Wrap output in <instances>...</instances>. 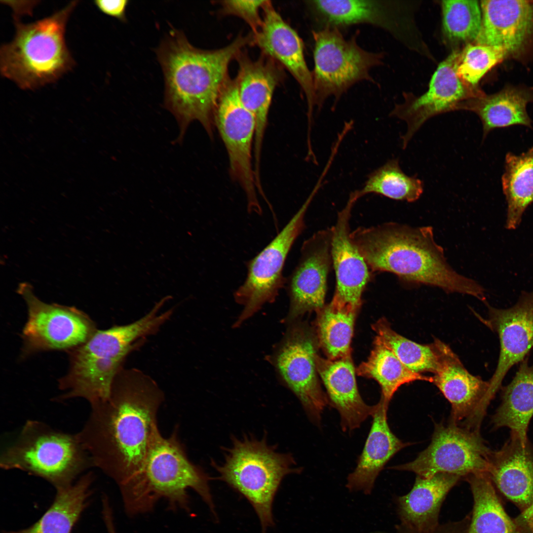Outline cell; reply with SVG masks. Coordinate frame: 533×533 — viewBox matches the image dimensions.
Masks as SVG:
<instances>
[{
	"label": "cell",
	"mask_w": 533,
	"mask_h": 533,
	"mask_svg": "<svg viewBox=\"0 0 533 533\" xmlns=\"http://www.w3.org/2000/svg\"><path fill=\"white\" fill-rule=\"evenodd\" d=\"M164 400L150 377L122 368L109 397L91 405L89 416L77 433L93 467L117 485L136 473L160 433L157 416Z\"/></svg>",
	"instance_id": "6da1fadb"
},
{
	"label": "cell",
	"mask_w": 533,
	"mask_h": 533,
	"mask_svg": "<svg viewBox=\"0 0 533 533\" xmlns=\"http://www.w3.org/2000/svg\"><path fill=\"white\" fill-rule=\"evenodd\" d=\"M253 39L252 33L239 36L225 47L205 50L190 44L182 32L172 30L162 41L157 54L164 76L165 105L180 127L177 143L194 120L212 138L219 98L229 78V65Z\"/></svg>",
	"instance_id": "7a4b0ae2"
},
{
	"label": "cell",
	"mask_w": 533,
	"mask_h": 533,
	"mask_svg": "<svg viewBox=\"0 0 533 533\" xmlns=\"http://www.w3.org/2000/svg\"><path fill=\"white\" fill-rule=\"evenodd\" d=\"M433 233L430 226L389 222L359 227L350 232V237L372 272L392 273L407 286L436 287L487 302L484 288L448 263Z\"/></svg>",
	"instance_id": "3957f363"
},
{
	"label": "cell",
	"mask_w": 533,
	"mask_h": 533,
	"mask_svg": "<svg viewBox=\"0 0 533 533\" xmlns=\"http://www.w3.org/2000/svg\"><path fill=\"white\" fill-rule=\"evenodd\" d=\"M209 479L189 459L176 426L168 437L157 434L140 469L118 486L126 512L131 516L151 512L161 499L167 501L169 510L189 512V489L215 514Z\"/></svg>",
	"instance_id": "277c9868"
},
{
	"label": "cell",
	"mask_w": 533,
	"mask_h": 533,
	"mask_svg": "<svg viewBox=\"0 0 533 533\" xmlns=\"http://www.w3.org/2000/svg\"><path fill=\"white\" fill-rule=\"evenodd\" d=\"M78 1L31 23L15 20L12 40L0 49L1 75L23 90L54 83L71 71L75 61L65 39L69 19Z\"/></svg>",
	"instance_id": "5b68a950"
},
{
	"label": "cell",
	"mask_w": 533,
	"mask_h": 533,
	"mask_svg": "<svg viewBox=\"0 0 533 533\" xmlns=\"http://www.w3.org/2000/svg\"><path fill=\"white\" fill-rule=\"evenodd\" d=\"M224 455L221 463L212 461L218 479L249 501L259 517L262 533H266L273 525L272 503L282 480L290 474L300 473L302 468L295 466L292 454L278 452L265 437H232Z\"/></svg>",
	"instance_id": "8992f818"
},
{
	"label": "cell",
	"mask_w": 533,
	"mask_h": 533,
	"mask_svg": "<svg viewBox=\"0 0 533 533\" xmlns=\"http://www.w3.org/2000/svg\"><path fill=\"white\" fill-rule=\"evenodd\" d=\"M0 466L41 478L56 489L71 485L80 474L93 467L77 434L36 420H28L16 438L4 449Z\"/></svg>",
	"instance_id": "52a82bcc"
},
{
	"label": "cell",
	"mask_w": 533,
	"mask_h": 533,
	"mask_svg": "<svg viewBox=\"0 0 533 533\" xmlns=\"http://www.w3.org/2000/svg\"><path fill=\"white\" fill-rule=\"evenodd\" d=\"M312 34L315 106L320 108L330 96L338 99L359 81H373L370 71L382 63V54L364 50L356 35L346 39L337 28L319 29Z\"/></svg>",
	"instance_id": "ba28073f"
},
{
	"label": "cell",
	"mask_w": 533,
	"mask_h": 533,
	"mask_svg": "<svg viewBox=\"0 0 533 533\" xmlns=\"http://www.w3.org/2000/svg\"><path fill=\"white\" fill-rule=\"evenodd\" d=\"M318 190L314 188L306 200L279 233L247 264L246 278L234 298L242 310L233 325L238 328L267 303L273 302L286 284L283 269L295 240L305 227V215Z\"/></svg>",
	"instance_id": "9c48e42d"
},
{
	"label": "cell",
	"mask_w": 533,
	"mask_h": 533,
	"mask_svg": "<svg viewBox=\"0 0 533 533\" xmlns=\"http://www.w3.org/2000/svg\"><path fill=\"white\" fill-rule=\"evenodd\" d=\"M268 356L280 381L297 396L310 421L320 426L329 404L320 385L315 364L316 338L303 323H290Z\"/></svg>",
	"instance_id": "30bf717a"
},
{
	"label": "cell",
	"mask_w": 533,
	"mask_h": 533,
	"mask_svg": "<svg viewBox=\"0 0 533 533\" xmlns=\"http://www.w3.org/2000/svg\"><path fill=\"white\" fill-rule=\"evenodd\" d=\"M17 292L28 309L22 333L25 355L51 350L70 351L85 343L97 330L86 314L75 307L42 302L27 283L20 284Z\"/></svg>",
	"instance_id": "8fae6325"
},
{
	"label": "cell",
	"mask_w": 533,
	"mask_h": 533,
	"mask_svg": "<svg viewBox=\"0 0 533 533\" xmlns=\"http://www.w3.org/2000/svg\"><path fill=\"white\" fill-rule=\"evenodd\" d=\"M492 450L479 430L450 422L436 424L431 443L414 460L390 468L409 471L423 477L445 473L461 477L487 473Z\"/></svg>",
	"instance_id": "7c38bea8"
},
{
	"label": "cell",
	"mask_w": 533,
	"mask_h": 533,
	"mask_svg": "<svg viewBox=\"0 0 533 533\" xmlns=\"http://www.w3.org/2000/svg\"><path fill=\"white\" fill-rule=\"evenodd\" d=\"M215 121L228 153L230 174L246 194L248 211L260 214L252 164L256 121L240 99L235 79L229 78L222 90Z\"/></svg>",
	"instance_id": "4fadbf2b"
},
{
	"label": "cell",
	"mask_w": 533,
	"mask_h": 533,
	"mask_svg": "<svg viewBox=\"0 0 533 533\" xmlns=\"http://www.w3.org/2000/svg\"><path fill=\"white\" fill-rule=\"evenodd\" d=\"M460 51L454 50L440 63L425 93L419 97L406 94L405 102L396 104L390 113L391 116L407 123V131L401 137L403 149L429 119L448 112L464 110L470 100L484 95L476 88L465 83L457 76Z\"/></svg>",
	"instance_id": "5bb4252c"
},
{
	"label": "cell",
	"mask_w": 533,
	"mask_h": 533,
	"mask_svg": "<svg viewBox=\"0 0 533 533\" xmlns=\"http://www.w3.org/2000/svg\"><path fill=\"white\" fill-rule=\"evenodd\" d=\"M432 343L437 359L432 383L451 405V422L479 430L491 401L489 381L469 373L447 344L436 338Z\"/></svg>",
	"instance_id": "9a60e30c"
},
{
	"label": "cell",
	"mask_w": 533,
	"mask_h": 533,
	"mask_svg": "<svg viewBox=\"0 0 533 533\" xmlns=\"http://www.w3.org/2000/svg\"><path fill=\"white\" fill-rule=\"evenodd\" d=\"M332 229H322L305 240L299 261L286 280L290 307L285 323L324 306L328 274L332 265Z\"/></svg>",
	"instance_id": "2e32d148"
},
{
	"label": "cell",
	"mask_w": 533,
	"mask_h": 533,
	"mask_svg": "<svg viewBox=\"0 0 533 533\" xmlns=\"http://www.w3.org/2000/svg\"><path fill=\"white\" fill-rule=\"evenodd\" d=\"M488 316L479 319L498 336L500 350L495 371L489 381L491 400L502 387L508 371L520 363L533 347V291L523 292L511 307L498 308L485 304Z\"/></svg>",
	"instance_id": "e0dca14e"
},
{
	"label": "cell",
	"mask_w": 533,
	"mask_h": 533,
	"mask_svg": "<svg viewBox=\"0 0 533 533\" xmlns=\"http://www.w3.org/2000/svg\"><path fill=\"white\" fill-rule=\"evenodd\" d=\"M241 51L235 58L239 69L235 79L240 100L255 119L253 166L255 174L259 176L269 108L274 90L284 79V72L279 64L262 53L258 59L253 60Z\"/></svg>",
	"instance_id": "ac0fdd59"
},
{
	"label": "cell",
	"mask_w": 533,
	"mask_h": 533,
	"mask_svg": "<svg viewBox=\"0 0 533 533\" xmlns=\"http://www.w3.org/2000/svg\"><path fill=\"white\" fill-rule=\"evenodd\" d=\"M262 9L263 24L258 33L253 35V43L287 69L300 85L306 100L308 131L310 132L314 98L312 72L305 60L303 42L270 1L266 0Z\"/></svg>",
	"instance_id": "d6986e66"
},
{
	"label": "cell",
	"mask_w": 533,
	"mask_h": 533,
	"mask_svg": "<svg viewBox=\"0 0 533 533\" xmlns=\"http://www.w3.org/2000/svg\"><path fill=\"white\" fill-rule=\"evenodd\" d=\"M356 201L349 198L332 228L331 255L336 280L332 299L359 309L371 270L350 237L349 221Z\"/></svg>",
	"instance_id": "ffe728a7"
},
{
	"label": "cell",
	"mask_w": 533,
	"mask_h": 533,
	"mask_svg": "<svg viewBox=\"0 0 533 533\" xmlns=\"http://www.w3.org/2000/svg\"><path fill=\"white\" fill-rule=\"evenodd\" d=\"M487 474L521 512L533 504V447L528 439L511 432L503 446L492 451Z\"/></svg>",
	"instance_id": "44dd1931"
},
{
	"label": "cell",
	"mask_w": 533,
	"mask_h": 533,
	"mask_svg": "<svg viewBox=\"0 0 533 533\" xmlns=\"http://www.w3.org/2000/svg\"><path fill=\"white\" fill-rule=\"evenodd\" d=\"M482 22L473 43L500 48L507 55L524 47L533 30V2L529 0H482Z\"/></svg>",
	"instance_id": "7402d4cb"
},
{
	"label": "cell",
	"mask_w": 533,
	"mask_h": 533,
	"mask_svg": "<svg viewBox=\"0 0 533 533\" xmlns=\"http://www.w3.org/2000/svg\"><path fill=\"white\" fill-rule=\"evenodd\" d=\"M315 360L329 403L340 414L343 431H352L359 427L368 417L373 416L378 403L370 406L362 399L357 388L351 354L331 360L317 354Z\"/></svg>",
	"instance_id": "603a6c76"
},
{
	"label": "cell",
	"mask_w": 533,
	"mask_h": 533,
	"mask_svg": "<svg viewBox=\"0 0 533 533\" xmlns=\"http://www.w3.org/2000/svg\"><path fill=\"white\" fill-rule=\"evenodd\" d=\"M311 15L322 28L367 24L396 37L402 24L400 4L375 0H314L305 1Z\"/></svg>",
	"instance_id": "cb8c5ba5"
},
{
	"label": "cell",
	"mask_w": 533,
	"mask_h": 533,
	"mask_svg": "<svg viewBox=\"0 0 533 533\" xmlns=\"http://www.w3.org/2000/svg\"><path fill=\"white\" fill-rule=\"evenodd\" d=\"M389 404L381 398L373 415L372 426L354 470L347 477L346 487L351 492L372 493L375 481L390 459L410 445L402 442L391 430L387 422Z\"/></svg>",
	"instance_id": "d4e9b609"
},
{
	"label": "cell",
	"mask_w": 533,
	"mask_h": 533,
	"mask_svg": "<svg viewBox=\"0 0 533 533\" xmlns=\"http://www.w3.org/2000/svg\"><path fill=\"white\" fill-rule=\"evenodd\" d=\"M461 478L439 473L430 477L417 476L411 491L398 498L401 525L419 531H428L439 524L441 505L447 495Z\"/></svg>",
	"instance_id": "484cf974"
},
{
	"label": "cell",
	"mask_w": 533,
	"mask_h": 533,
	"mask_svg": "<svg viewBox=\"0 0 533 533\" xmlns=\"http://www.w3.org/2000/svg\"><path fill=\"white\" fill-rule=\"evenodd\" d=\"M94 475L89 471L69 486L56 489L52 504L30 527L3 533H72L90 502Z\"/></svg>",
	"instance_id": "4316f807"
},
{
	"label": "cell",
	"mask_w": 533,
	"mask_h": 533,
	"mask_svg": "<svg viewBox=\"0 0 533 533\" xmlns=\"http://www.w3.org/2000/svg\"><path fill=\"white\" fill-rule=\"evenodd\" d=\"M511 382L501 387V402L492 418L494 427H506L523 439L533 416V363L529 356L520 363Z\"/></svg>",
	"instance_id": "83f0119b"
},
{
	"label": "cell",
	"mask_w": 533,
	"mask_h": 533,
	"mask_svg": "<svg viewBox=\"0 0 533 533\" xmlns=\"http://www.w3.org/2000/svg\"><path fill=\"white\" fill-rule=\"evenodd\" d=\"M470 486L473 508L467 533H529L505 511L495 487L487 473L465 477Z\"/></svg>",
	"instance_id": "f1b7e54d"
},
{
	"label": "cell",
	"mask_w": 533,
	"mask_h": 533,
	"mask_svg": "<svg viewBox=\"0 0 533 533\" xmlns=\"http://www.w3.org/2000/svg\"><path fill=\"white\" fill-rule=\"evenodd\" d=\"M532 99L525 91L509 88L493 95L474 98L467 103L465 110L473 112L480 118L484 139L496 128L513 125L531 127L532 121L526 107Z\"/></svg>",
	"instance_id": "f546056e"
},
{
	"label": "cell",
	"mask_w": 533,
	"mask_h": 533,
	"mask_svg": "<svg viewBox=\"0 0 533 533\" xmlns=\"http://www.w3.org/2000/svg\"><path fill=\"white\" fill-rule=\"evenodd\" d=\"M358 310L333 299L317 311L316 338L328 359L351 354L350 343Z\"/></svg>",
	"instance_id": "4dcf8cb0"
},
{
	"label": "cell",
	"mask_w": 533,
	"mask_h": 533,
	"mask_svg": "<svg viewBox=\"0 0 533 533\" xmlns=\"http://www.w3.org/2000/svg\"><path fill=\"white\" fill-rule=\"evenodd\" d=\"M502 186L507 203L506 228L515 229L533 202V147L519 155H506Z\"/></svg>",
	"instance_id": "1f68e13d"
},
{
	"label": "cell",
	"mask_w": 533,
	"mask_h": 533,
	"mask_svg": "<svg viewBox=\"0 0 533 533\" xmlns=\"http://www.w3.org/2000/svg\"><path fill=\"white\" fill-rule=\"evenodd\" d=\"M356 372L358 376L376 380L381 389V398L388 404L402 385L417 381L433 382L432 376L417 373L407 367L377 336L369 357L360 364Z\"/></svg>",
	"instance_id": "d6a6232c"
},
{
	"label": "cell",
	"mask_w": 533,
	"mask_h": 533,
	"mask_svg": "<svg viewBox=\"0 0 533 533\" xmlns=\"http://www.w3.org/2000/svg\"><path fill=\"white\" fill-rule=\"evenodd\" d=\"M423 191L422 181L406 175L397 158L388 160L373 171L368 176L363 187L350 194L357 200L366 194L374 193L394 200L412 202L420 197Z\"/></svg>",
	"instance_id": "836d02e7"
},
{
	"label": "cell",
	"mask_w": 533,
	"mask_h": 533,
	"mask_svg": "<svg viewBox=\"0 0 533 533\" xmlns=\"http://www.w3.org/2000/svg\"><path fill=\"white\" fill-rule=\"evenodd\" d=\"M377 337L390 349L407 367L417 373L432 374L436 366V355L434 345L420 344L398 334L392 329L385 318L372 325Z\"/></svg>",
	"instance_id": "e575fe53"
},
{
	"label": "cell",
	"mask_w": 533,
	"mask_h": 533,
	"mask_svg": "<svg viewBox=\"0 0 533 533\" xmlns=\"http://www.w3.org/2000/svg\"><path fill=\"white\" fill-rule=\"evenodd\" d=\"M443 31L446 38L456 42L472 43L479 33L481 7L477 0L442 1Z\"/></svg>",
	"instance_id": "d590c367"
},
{
	"label": "cell",
	"mask_w": 533,
	"mask_h": 533,
	"mask_svg": "<svg viewBox=\"0 0 533 533\" xmlns=\"http://www.w3.org/2000/svg\"><path fill=\"white\" fill-rule=\"evenodd\" d=\"M507 56L504 51L498 48L468 43L460 51L457 75L465 83L476 88L485 74Z\"/></svg>",
	"instance_id": "8d00e7d4"
},
{
	"label": "cell",
	"mask_w": 533,
	"mask_h": 533,
	"mask_svg": "<svg viewBox=\"0 0 533 533\" xmlns=\"http://www.w3.org/2000/svg\"><path fill=\"white\" fill-rule=\"evenodd\" d=\"M266 0H228L220 1L222 12L226 15L236 16L244 20L252 29L253 35L258 33L263 24L260 10Z\"/></svg>",
	"instance_id": "74e56055"
},
{
	"label": "cell",
	"mask_w": 533,
	"mask_h": 533,
	"mask_svg": "<svg viewBox=\"0 0 533 533\" xmlns=\"http://www.w3.org/2000/svg\"><path fill=\"white\" fill-rule=\"evenodd\" d=\"M470 521V517L467 516L459 521L439 525L435 529L428 531H419L401 525L397 533H467Z\"/></svg>",
	"instance_id": "f35d334b"
},
{
	"label": "cell",
	"mask_w": 533,
	"mask_h": 533,
	"mask_svg": "<svg viewBox=\"0 0 533 533\" xmlns=\"http://www.w3.org/2000/svg\"><path fill=\"white\" fill-rule=\"evenodd\" d=\"M128 3V0L94 1V5L100 11L121 21H126V11Z\"/></svg>",
	"instance_id": "ab89813d"
},
{
	"label": "cell",
	"mask_w": 533,
	"mask_h": 533,
	"mask_svg": "<svg viewBox=\"0 0 533 533\" xmlns=\"http://www.w3.org/2000/svg\"><path fill=\"white\" fill-rule=\"evenodd\" d=\"M1 2L8 5L12 9L14 20H20L21 16L32 15L34 8L39 2L38 0L12 1L2 0Z\"/></svg>",
	"instance_id": "60d3db41"
},
{
	"label": "cell",
	"mask_w": 533,
	"mask_h": 533,
	"mask_svg": "<svg viewBox=\"0 0 533 533\" xmlns=\"http://www.w3.org/2000/svg\"><path fill=\"white\" fill-rule=\"evenodd\" d=\"M516 519L526 528L529 533H533V504L521 512Z\"/></svg>",
	"instance_id": "b9f144b4"
},
{
	"label": "cell",
	"mask_w": 533,
	"mask_h": 533,
	"mask_svg": "<svg viewBox=\"0 0 533 533\" xmlns=\"http://www.w3.org/2000/svg\"><path fill=\"white\" fill-rule=\"evenodd\" d=\"M106 529L108 533H116L115 526L114 523L110 522L106 525Z\"/></svg>",
	"instance_id": "7bdbcfd3"
}]
</instances>
